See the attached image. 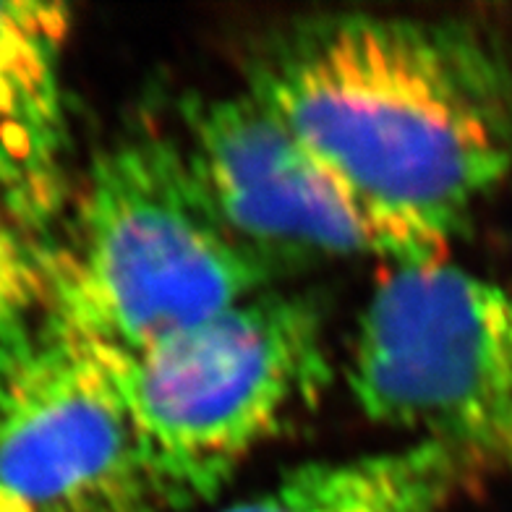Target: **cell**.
<instances>
[{
  "instance_id": "6da1fadb",
  "label": "cell",
  "mask_w": 512,
  "mask_h": 512,
  "mask_svg": "<svg viewBox=\"0 0 512 512\" xmlns=\"http://www.w3.org/2000/svg\"><path fill=\"white\" fill-rule=\"evenodd\" d=\"M246 92L398 238L408 267L445 264L512 170V63L463 21H293L259 45Z\"/></svg>"
},
{
  "instance_id": "7a4b0ae2",
  "label": "cell",
  "mask_w": 512,
  "mask_h": 512,
  "mask_svg": "<svg viewBox=\"0 0 512 512\" xmlns=\"http://www.w3.org/2000/svg\"><path fill=\"white\" fill-rule=\"evenodd\" d=\"M50 317L134 353L270 290L277 267L223 223L176 134L126 136L89 168L74 241L48 251Z\"/></svg>"
},
{
  "instance_id": "3957f363",
  "label": "cell",
  "mask_w": 512,
  "mask_h": 512,
  "mask_svg": "<svg viewBox=\"0 0 512 512\" xmlns=\"http://www.w3.org/2000/svg\"><path fill=\"white\" fill-rule=\"evenodd\" d=\"M97 351L165 510L215 499L251 450L319 398L330 377L319 309L277 290L142 351Z\"/></svg>"
},
{
  "instance_id": "277c9868",
  "label": "cell",
  "mask_w": 512,
  "mask_h": 512,
  "mask_svg": "<svg viewBox=\"0 0 512 512\" xmlns=\"http://www.w3.org/2000/svg\"><path fill=\"white\" fill-rule=\"evenodd\" d=\"M348 382L377 424L512 476V288L452 267H395L358 324Z\"/></svg>"
},
{
  "instance_id": "5b68a950",
  "label": "cell",
  "mask_w": 512,
  "mask_h": 512,
  "mask_svg": "<svg viewBox=\"0 0 512 512\" xmlns=\"http://www.w3.org/2000/svg\"><path fill=\"white\" fill-rule=\"evenodd\" d=\"M95 345L53 317L0 377V512H162Z\"/></svg>"
},
{
  "instance_id": "8992f818",
  "label": "cell",
  "mask_w": 512,
  "mask_h": 512,
  "mask_svg": "<svg viewBox=\"0 0 512 512\" xmlns=\"http://www.w3.org/2000/svg\"><path fill=\"white\" fill-rule=\"evenodd\" d=\"M176 139L223 223L277 270L353 254L408 267L398 238L249 92L183 97Z\"/></svg>"
},
{
  "instance_id": "52a82bcc",
  "label": "cell",
  "mask_w": 512,
  "mask_h": 512,
  "mask_svg": "<svg viewBox=\"0 0 512 512\" xmlns=\"http://www.w3.org/2000/svg\"><path fill=\"white\" fill-rule=\"evenodd\" d=\"M68 29L61 3H0V207L19 228L45 225L66 199Z\"/></svg>"
},
{
  "instance_id": "ba28073f",
  "label": "cell",
  "mask_w": 512,
  "mask_h": 512,
  "mask_svg": "<svg viewBox=\"0 0 512 512\" xmlns=\"http://www.w3.org/2000/svg\"><path fill=\"white\" fill-rule=\"evenodd\" d=\"M481 476L429 442L293 468L217 512H442Z\"/></svg>"
},
{
  "instance_id": "9c48e42d",
  "label": "cell",
  "mask_w": 512,
  "mask_h": 512,
  "mask_svg": "<svg viewBox=\"0 0 512 512\" xmlns=\"http://www.w3.org/2000/svg\"><path fill=\"white\" fill-rule=\"evenodd\" d=\"M50 319L48 251L0 220V377L29 351Z\"/></svg>"
}]
</instances>
